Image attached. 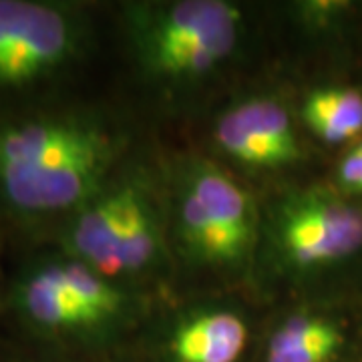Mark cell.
Here are the masks:
<instances>
[{
  "label": "cell",
  "mask_w": 362,
  "mask_h": 362,
  "mask_svg": "<svg viewBox=\"0 0 362 362\" xmlns=\"http://www.w3.org/2000/svg\"><path fill=\"white\" fill-rule=\"evenodd\" d=\"M111 159L109 137L73 121H30L0 133V187L28 211L87 199Z\"/></svg>",
  "instance_id": "6da1fadb"
},
{
  "label": "cell",
  "mask_w": 362,
  "mask_h": 362,
  "mask_svg": "<svg viewBox=\"0 0 362 362\" xmlns=\"http://www.w3.org/2000/svg\"><path fill=\"white\" fill-rule=\"evenodd\" d=\"M280 244L300 268L349 258L362 247V207L324 192L292 199L280 220Z\"/></svg>",
  "instance_id": "7a4b0ae2"
},
{
  "label": "cell",
  "mask_w": 362,
  "mask_h": 362,
  "mask_svg": "<svg viewBox=\"0 0 362 362\" xmlns=\"http://www.w3.org/2000/svg\"><path fill=\"white\" fill-rule=\"evenodd\" d=\"M71 47L63 14L51 6L0 0V81L18 83L54 66Z\"/></svg>",
  "instance_id": "3957f363"
},
{
  "label": "cell",
  "mask_w": 362,
  "mask_h": 362,
  "mask_svg": "<svg viewBox=\"0 0 362 362\" xmlns=\"http://www.w3.org/2000/svg\"><path fill=\"white\" fill-rule=\"evenodd\" d=\"M240 13L221 0H183L161 8L147 35V57L185 51L199 45H235Z\"/></svg>",
  "instance_id": "277c9868"
},
{
  "label": "cell",
  "mask_w": 362,
  "mask_h": 362,
  "mask_svg": "<svg viewBox=\"0 0 362 362\" xmlns=\"http://www.w3.org/2000/svg\"><path fill=\"white\" fill-rule=\"evenodd\" d=\"M133 194V187H121L97 199L81 214L71 232V244L81 262L101 276L121 274L117 264V242Z\"/></svg>",
  "instance_id": "5b68a950"
},
{
  "label": "cell",
  "mask_w": 362,
  "mask_h": 362,
  "mask_svg": "<svg viewBox=\"0 0 362 362\" xmlns=\"http://www.w3.org/2000/svg\"><path fill=\"white\" fill-rule=\"evenodd\" d=\"M187 189L202 202L209 218L228 238L238 259L244 258L256 228V214L250 195L230 175L211 165L197 169Z\"/></svg>",
  "instance_id": "8992f818"
},
{
  "label": "cell",
  "mask_w": 362,
  "mask_h": 362,
  "mask_svg": "<svg viewBox=\"0 0 362 362\" xmlns=\"http://www.w3.org/2000/svg\"><path fill=\"white\" fill-rule=\"evenodd\" d=\"M247 328L232 312H214L183 324L171 350L177 362H235L246 349Z\"/></svg>",
  "instance_id": "52a82bcc"
},
{
  "label": "cell",
  "mask_w": 362,
  "mask_h": 362,
  "mask_svg": "<svg viewBox=\"0 0 362 362\" xmlns=\"http://www.w3.org/2000/svg\"><path fill=\"white\" fill-rule=\"evenodd\" d=\"M340 346L342 334L334 324L302 316L276 330L266 350V362H330Z\"/></svg>",
  "instance_id": "ba28073f"
},
{
  "label": "cell",
  "mask_w": 362,
  "mask_h": 362,
  "mask_svg": "<svg viewBox=\"0 0 362 362\" xmlns=\"http://www.w3.org/2000/svg\"><path fill=\"white\" fill-rule=\"evenodd\" d=\"M304 121L322 141H350L362 133V93L356 89L314 90L304 103Z\"/></svg>",
  "instance_id": "9c48e42d"
},
{
  "label": "cell",
  "mask_w": 362,
  "mask_h": 362,
  "mask_svg": "<svg viewBox=\"0 0 362 362\" xmlns=\"http://www.w3.org/2000/svg\"><path fill=\"white\" fill-rule=\"evenodd\" d=\"M23 304L35 322L49 328H75L95 324L89 314L66 294L54 266L39 272L26 282Z\"/></svg>",
  "instance_id": "30bf717a"
},
{
  "label": "cell",
  "mask_w": 362,
  "mask_h": 362,
  "mask_svg": "<svg viewBox=\"0 0 362 362\" xmlns=\"http://www.w3.org/2000/svg\"><path fill=\"white\" fill-rule=\"evenodd\" d=\"M230 113L259 141L272 147L282 163L294 161L300 156L292 121L280 103L272 99H252L233 107Z\"/></svg>",
  "instance_id": "8fae6325"
},
{
  "label": "cell",
  "mask_w": 362,
  "mask_h": 362,
  "mask_svg": "<svg viewBox=\"0 0 362 362\" xmlns=\"http://www.w3.org/2000/svg\"><path fill=\"white\" fill-rule=\"evenodd\" d=\"M61 284L66 294L77 302L90 316L93 322H99L105 316H111L121 306V294L113 286L103 280L101 274L89 268L83 262H69L63 266H54Z\"/></svg>",
  "instance_id": "7c38bea8"
},
{
  "label": "cell",
  "mask_w": 362,
  "mask_h": 362,
  "mask_svg": "<svg viewBox=\"0 0 362 362\" xmlns=\"http://www.w3.org/2000/svg\"><path fill=\"white\" fill-rule=\"evenodd\" d=\"M157 250V230L151 211L141 195L133 194L117 242L119 272L141 270Z\"/></svg>",
  "instance_id": "4fadbf2b"
},
{
  "label": "cell",
  "mask_w": 362,
  "mask_h": 362,
  "mask_svg": "<svg viewBox=\"0 0 362 362\" xmlns=\"http://www.w3.org/2000/svg\"><path fill=\"white\" fill-rule=\"evenodd\" d=\"M181 228L187 244L202 258L211 262H235L238 256L230 246L228 238L221 233L216 221L209 218L206 207L189 189H185L181 199Z\"/></svg>",
  "instance_id": "5bb4252c"
},
{
  "label": "cell",
  "mask_w": 362,
  "mask_h": 362,
  "mask_svg": "<svg viewBox=\"0 0 362 362\" xmlns=\"http://www.w3.org/2000/svg\"><path fill=\"white\" fill-rule=\"evenodd\" d=\"M216 141L228 156L247 165H282L278 153L264 141H259L254 133H250L230 111L216 125Z\"/></svg>",
  "instance_id": "9a60e30c"
},
{
  "label": "cell",
  "mask_w": 362,
  "mask_h": 362,
  "mask_svg": "<svg viewBox=\"0 0 362 362\" xmlns=\"http://www.w3.org/2000/svg\"><path fill=\"white\" fill-rule=\"evenodd\" d=\"M338 177L349 189L362 194V153L356 147L340 161Z\"/></svg>",
  "instance_id": "2e32d148"
},
{
  "label": "cell",
  "mask_w": 362,
  "mask_h": 362,
  "mask_svg": "<svg viewBox=\"0 0 362 362\" xmlns=\"http://www.w3.org/2000/svg\"><path fill=\"white\" fill-rule=\"evenodd\" d=\"M356 149H358V151H361V153H362V143H361V145H358V147H356Z\"/></svg>",
  "instance_id": "e0dca14e"
}]
</instances>
